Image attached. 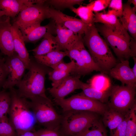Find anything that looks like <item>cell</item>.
Returning <instances> with one entry per match:
<instances>
[{
    "label": "cell",
    "mask_w": 136,
    "mask_h": 136,
    "mask_svg": "<svg viewBox=\"0 0 136 136\" xmlns=\"http://www.w3.org/2000/svg\"><path fill=\"white\" fill-rule=\"evenodd\" d=\"M83 38L93 60L103 73L109 71L118 63L105 40L100 36L94 23L88 26Z\"/></svg>",
    "instance_id": "obj_1"
},
{
    "label": "cell",
    "mask_w": 136,
    "mask_h": 136,
    "mask_svg": "<svg viewBox=\"0 0 136 136\" xmlns=\"http://www.w3.org/2000/svg\"><path fill=\"white\" fill-rule=\"evenodd\" d=\"M28 71L16 86L18 95L26 99L37 96L48 97L46 95L45 84V77L52 69L30 57Z\"/></svg>",
    "instance_id": "obj_2"
},
{
    "label": "cell",
    "mask_w": 136,
    "mask_h": 136,
    "mask_svg": "<svg viewBox=\"0 0 136 136\" xmlns=\"http://www.w3.org/2000/svg\"><path fill=\"white\" fill-rule=\"evenodd\" d=\"M11 103L8 113L9 122L15 129L17 136L31 131L36 121L27 99L20 96L14 87L10 88Z\"/></svg>",
    "instance_id": "obj_3"
},
{
    "label": "cell",
    "mask_w": 136,
    "mask_h": 136,
    "mask_svg": "<svg viewBox=\"0 0 136 136\" xmlns=\"http://www.w3.org/2000/svg\"><path fill=\"white\" fill-rule=\"evenodd\" d=\"M98 114L88 111L63 112L59 130L63 136H72L90 127L99 120Z\"/></svg>",
    "instance_id": "obj_4"
},
{
    "label": "cell",
    "mask_w": 136,
    "mask_h": 136,
    "mask_svg": "<svg viewBox=\"0 0 136 136\" xmlns=\"http://www.w3.org/2000/svg\"><path fill=\"white\" fill-rule=\"evenodd\" d=\"M28 103L36 123L45 128L59 129L61 115L56 111L51 100L48 97L37 96L30 99Z\"/></svg>",
    "instance_id": "obj_5"
},
{
    "label": "cell",
    "mask_w": 136,
    "mask_h": 136,
    "mask_svg": "<svg viewBox=\"0 0 136 136\" xmlns=\"http://www.w3.org/2000/svg\"><path fill=\"white\" fill-rule=\"evenodd\" d=\"M136 87L127 85H112L108 107L125 115L135 105Z\"/></svg>",
    "instance_id": "obj_6"
},
{
    "label": "cell",
    "mask_w": 136,
    "mask_h": 136,
    "mask_svg": "<svg viewBox=\"0 0 136 136\" xmlns=\"http://www.w3.org/2000/svg\"><path fill=\"white\" fill-rule=\"evenodd\" d=\"M54 100L62 108L63 112L69 110L88 111L102 115L108 108L107 104L90 99L81 93L66 99Z\"/></svg>",
    "instance_id": "obj_7"
},
{
    "label": "cell",
    "mask_w": 136,
    "mask_h": 136,
    "mask_svg": "<svg viewBox=\"0 0 136 136\" xmlns=\"http://www.w3.org/2000/svg\"><path fill=\"white\" fill-rule=\"evenodd\" d=\"M50 6L46 0H42L37 3L26 7L15 18L13 24L19 28L40 23L44 19L50 18Z\"/></svg>",
    "instance_id": "obj_8"
},
{
    "label": "cell",
    "mask_w": 136,
    "mask_h": 136,
    "mask_svg": "<svg viewBox=\"0 0 136 136\" xmlns=\"http://www.w3.org/2000/svg\"><path fill=\"white\" fill-rule=\"evenodd\" d=\"M98 32L111 47L119 61L128 60L132 56L129 48L130 40L114 32L103 24L96 26Z\"/></svg>",
    "instance_id": "obj_9"
},
{
    "label": "cell",
    "mask_w": 136,
    "mask_h": 136,
    "mask_svg": "<svg viewBox=\"0 0 136 136\" xmlns=\"http://www.w3.org/2000/svg\"><path fill=\"white\" fill-rule=\"evenodd\" d=\"M4 57L5 63L9 71L8 77L3 87V89L6 90L14 87L20 83L26 67L15 52L11 56H5Z\"/></svg>",
    "instance_id": "obj_10"
},
{
    "label": "cell",
    "mask_w": 136,
    "mask_h": 136,
    "mask_svg": "<svg viewBox=\"0 0 136 136\" xmlns=\"http://www.w3.org/2000/svg\"><path fill=\"white\" fill-rule=\"evenodd\" d=\"M49 13L50 18L52 19L56 23L78 35L84 34L89 25L80 19L66 15L51 6Z\"/></svg>",
    "instance_id": "obj_11"
},
{
    "label": "cell",
    "mask_w": 136,
    "mask_h": 136,
    "mask_svg": "<svg viewBox=\"0 0 136 136\" xmlns=\"http://www.w3.org/2000/svg\"><path fill=\"white\" fill-rule=\"evenodd\" d=\"M10 18L4 16L0 22V50L6 56L12 55L15 52L14 47Z\"/></svg>",
    "instance_id": "obj_12"
},
{
    "label": "cell",
    "mask_w": 136,
    "mask_h": 136,
    "mask_svg": "<svg viewBox=\"0 0 136 136\" xmlns=\"http://www.w3.org/2000/svg\"><path fill=\"white\" fill-rule=\"evenodd\" d=\"M80 76L70 75L65 78L56 88L48 89L54 100L64 98L67 95L77 89H81L84 82L81 81Z\"/></svg>",
    "instance_id": "obj_13"
},
{
    "label": "cell",
    "mask_w": 136,
    "mask_h": 136,
    "mask_svg": "<svg viewBox=\"0 0 136 136\" xmlns=\"http://www.w3.org/2000/svg\"><path fill=\"white\" fill-rule=\"evenodd\" d=\"M108 74L120 81L122 85L136 87V77L130 67L129 60L119 61L109 71Z\"/></svg>",
    "instance_id": "obj_14"
},
{
    "label": "cell",
    "mask_w": 136,
    "mask_h": 136,
    "mask_svg": "<svg viewBox=\"0 0 136 136\" xmlns=\"http://www.w3.org/2000/svg\"><path fill=\"white\" fill-rule=\"evenodd\" d=\"M94 13V23H101L119 35L131 40V38L123 26L119 18L115 15L108 12Z\"/></svg>",
    "instance_id": "obj_15"
},
{
    "label": "cell",
    "mask_w": 136,
    "mask_h": 136,
    "mask_svg": "<svg viewBox=\"0 0 136 136\" xmlns=\"http://www.w3.org/2000/svg\"><path fill=\"white\" fill-rule=\"evenodd\" d=\"M55 24L57 50L68 51L73 47L81 35L76 34L59 24Z\"/></svg>",
    "instance_id": "obj_16"
},
{
    "label": "cell",
    "mask_w": 136,
    "mask_h": 136,
    "mask_svg": "<svg viewBox=\"0 0 136 136\" xmlns=\"http://www.w3.org/2000/svg\"><path fill=\"white\" fill-rule=\"evenodd\" d=\"M20 30L25 42L35 43L43 38L47 33H56V24L53 20V21L46 25L32 28L26 27L21 28Z\"/></svg>",
    "instance_id": "obj_17"
},
{
    "label": "cell",
    "mask_w": 136,
    "mask_h": 136,
    "mask_svg": "<svg viewBox=\"0 0 136 136\" xmlns=\"http://www.w3.org/2000/svg\"><path fill=\"white\" fill-rule=\"evenodd\" d=\"M41 0H0L1 16L13 18L27 6L39 3Z\"/></svg>",
    "instance_id": "obj_18"
},
{
    "label": "cell",
    "mask_w": 136,
    "mask_h": 136,
    "mask_svg": "<svg viewBox=\"0 0 136 136\" xmlns=\"http://www.w3.org/2000/svg\"><path fill=\"white\" fill-rule=\"evenodd\" d=\"M12 30L15 51L24 63L28 70L30 59L23 37L19 27L14 24H12Z\"/></svg>",
    "instance_id": "obj_19"
},
{
    "label": "cell",
    "mask_w": 136,
    "mask_h": 136,
    "mask_svg": "<svg viewBox=\"0 0 136 136\" xmlns=\"http://www.w3.org/2000/svg\"><path fill=\"white\" fill-rule=\"evenodd\" d=\"M128 1L123 4L122 16L119 19L124 28L128 32L131 38L136 40V10Z\"/></svg>",
    "instance_id": "obj_20"
},
{
    "label": "cell",
    "mask_w": 136,
    "mask_h": 136,
    "mask_svg": "<svg viewBox=\"0 0 136 136\" xmlns=\"http://www.w3.org/2000/svg\"><path fill=\"white\" fill-rule=\"evenodd\" d=\"M67 51V56L69 57L71 61L73 60L75 63V68L71 73L73 76H81L91 73L84 63L76 43L71 49Z\"/></svg>",
    "instance_id": "obj_21"
},
{
    "label": "cell",
    "mask_w": 136,
    "mask_h": 136,
    "mask_svg": "<svg viewBox=\"0 0 136 136\" xmlns=\"http://www.w3.org/2000/svg\"><path fill=\"white\" fill-rule=\"evenodd\" d=\"M102 115V122L109 129L110 134L123 120L125 116L108 107Z\"/></svg>",
    "instance_id": "obj_22"
},
{
    "label": "cell",
    "mask_w": 136,
    "mask_h": 136,
    "mask_svg": "<svg viewBox=\"0 0 136 136\" xmlns=\"http://www.w3.org/2000/svg\"><path fill=\"white\" fill-rule=\"evenodd\" d=\"M55 50H57L56 37L49 33L47 34L40 44L31 51L33 52L34 56H37L46 54Z\"/></svg>",
    "instance_id": "obj_23"
},
{
    "label": "cell",
    "mask_w": 136,
    "mask_h": 136,
    "mask_svg": "<svg viewBox=\"0 0 136 136\" xmlns=\"http://www.w3.org/2000/svg\"><path fill=\"white\" fill-rule=\"evenodd\" d=\"M67 51L55 50L43 55L34 56L38 62L45 65L51 67L60 61L67 56Z\"/></svg>",
    "instance_id": "obj_24"
},
{
    "label": "cell",
    "mask_w": 136,
    "mask_h": 136,
    "mask_svg": "<svg viewBox=\"0 0 136 136\" xmlns=\"http://www.w3.org/2000/svg\"><path fill=\"white\" fill-rule=\"evenodd\" d=\"M81 89L82 91L80 93L86 97L104 104H107L108 102L110 91H100L92 87L88 83H84Z\"/></svg>",
    "instance_id": "obj_25"
},
{
    "label": "cell",
    "mask_w": 136,
    "mask_h": 136,
    "mask_svg": "<svg viewBox=\"0 0 136 136\" xmlns=\"http://www.w3.org/2000/svg\"><path fill=\"white\" fill-rule=\"evenodd\" d=\"M82 37V35L80 36L76 43V45L85 64L91 72L96 71L103 73L101 69L95 62L89 52L86 49Z\"/></svg>",
    "instance_id": "obj_26"
},
{
    "label": "cell",
    "mask_w": 136,
    "mask_h": 136,
    "mask_svg": "<svg viewBox=\"0 0 136 136\" xmlns=\"http://www.w3.org/2000/svg\"><path fill=\"white\" fill-rule=\"evenodd\" d=\"M95 75L88 81V83L92 87L103 91H108L112 86L110 79L104 74Z\"/></svg>",
    "instance_id": "obj_27"
},
{
    "label": "cell",
    "mask_w": 136,
    "mask_h": 136,
    "mask_svg": "<svg viewBox=\"0 0 136 136\" xmlns=\"http://www.w3.org/2000/svg\"><path fill=\"white\" fill-rule=\"evenodd\" d=\"M11 99L9 92L3 89L0 90V123L9 122L8 115L10 110Z\"/></svg>",
    "instance_id": "obj_28"
},
{
    "label": "cell",
    "mask_w": 136,
    "mask_h": 136,
    "mask_svg": "<svg viewBox=\"0 0 136 136\" xmlns=\"http://www.w3.org/2000/svg\"><path fill=\"white\" fill-rule=\"evenodd\" d=\"M70 9L79 17L80 19L85 24L89 25L94 23V13L87 6H84L80 5L77 8L73 7Z\"/></svg>",
    "instance_id": "obj_29"
},
{
    "label": "cell",
    "mask_w": 136,
    "mask_h": 136,
    "mask_svg": "<svg viewBox=\"0 0 136 136\" xmlns=\"http://www.w3.org/2000/svg\"><path fill=\"white\" fill-rule=\"evenodd\" d=\"M72 136H108L105 126L99 120L95 122L89 128Z\"/></svg>",
    "instance_id": "obj_30"
},
{
    "label": "cell",
    "mask_w": 136,
    "mask_h": 136,
    "mask_svg": "<svg viewBox=\"0 0 136 136\" xmlns=\"http://www.w3.org/2000/svg\"><path fill=\"white\" fill-rule=\"evenodd\" d=\"M125 136H136V105L127 113Z\"/></svg>",
    "instance_id": "obj_31"
},
{
    "label": "cell",
    "mask_w": 136,
    "mask_h": 136,
    "mask_svg": "<svg viewBox=\"0 0 136 136\" xmlns=\"http://www.w3.org/2000/svg\"><path fill=\"white\" fill-rule=\"evenodd\" d=\"M83 0H49L46 2L50 6L59 10L66 8L70 9L76 5H81Z\"/></svg>",
    "instance_id": "obj_32"
},
{
    "label": "cell",
    "mask_w": 136,
    "mask_h": 136,
    "mask_svg": "<svg viewBox=\"0 0 136 136\" xmlns=\"http://www.w3.org/2000/svg\"><path fill=\"white\" fill-rule=\"evenodd\" d=\"M49 79L52 83V88H55L67 77L70 75L69 73L53 70L48 73Z\"/></svg>",
    "instance_id": "obj_33"
},
{
    "label": "cell",
    "mask_w": 136,
    "mask_h": 136,
    "mask_svg": "<svg viewBox=\"0 0 136 136\" xmlns=\"http://www.w3.org/2000/svg\"><path fill=\"white\" fill-rule=\"evenodd\" d=\"M108 7V12L115 15L119 19L121 18L123 12L122 0H111Z\"/></svg>",
    "instance_id": "obj_34"
},
{
    "label": "cell",
    "mask_w": 136,
    "mask_h": 136,
    "mask_svg": "<svg viewBox=\"0 0 136 136\" xmlns=\"http://www.w3.org/2000/svg\"><path fill=\"white\" fill-rule=\"evenodd\" d=\"M111 0H96L92 1L87 6L94 13L105 10L109 6Z\"/></svg>",
    "instance_id": "obj_35"
},
{
    "label": "cell",
    "mask_w": 136,
    "mask_h": 136,
    "mask_svg": "<svg viewBox=\"0 0 136 136\" xmlns=\"http://www.w3.org/2000/svg\"><path fill=\"white\" fill-rule=\"evenodd\" d=\"M75 67V63L73 60L69 63H65L62 60L51 66L53 70L61 71L70 73H72Z\"/></svg>",
    "instance_id": "obj_36"
},
{
    "label": "cell",
    "mask_w": 136,
    "mask_h": 136,
    "mask_svg": "<svg viewBox=\"0 0 136 136\" xmlns=\"http://www.w3.org/2000/svg\"><path fill=\"white\" fill-rule=\"evenodd\" d=\"M0 136H17L16 132L9 122L0 123Z\"/></svg>",
    "instance_id": "obj_37"
},
{
    "label": "cell",
    "mask_w": 136,
    "mask_h": 136,
    "mask_svg": "<svg viewBox=\"0 0 136 136\" xmlns=\"http://www.w3.org/2000/svg\"><path fill=\"white\" fill-rule=\"evenodd\" d=\"M9 73L8 68L5 63L4 57L0 59V90L3 88Z\"/></svg>",
    "instance_id": "obj_38"
},
{
    "label": "cell",
    "mask_w": 136,
    "mask_h": 136,
    "mask_svg": "<svg viewBox=\"0 0 136 136\" xmlns=\"http://www.w3.org/2000/svg\"><path fill=\"white\" fill-rule=\"evenodd\" d=\"M36 131L37 136H63L59 129H52L45 128Z\"/></svg>",
    "instance_id": "obj_39"
},
{
    "label": "cell",
    "mask_w": 136,
    "mask_h": 136,
    "mask_svg": "<svg viewBox=\"0 0 136 136\" xmlns=\"http://www.w3.org/2000/svg\"><path fill=\"white\" fill-rule=\"evenodd\" d=\"M127 120L126 114L123 120L110 134V136H125Z\"/></svg>",
    "instance_id": "obj_40"
},
{
    "label": "cell",
    "mask_w": 136,
    "mask_h": 136,
    "mask_svg": "<svg viewBox=\"0 0 136 136\" xmlns=\"http://www.w3.org/2000/svg\"><path fill=\"white\" fill-rule=\"evenodd\" d=\"M129 48L132 57H136V40L131 38L129 44Z\"/></svg>",
    "instance_id": "obj_41"
},
{
    "label": "cell",
    "mask_w": 136,
    "mask_h": 136,
    "mask_svg": "<svg viewBox=\"0 0 136 136\" xmlns=\"http://www.w3.org/2000/svg\"><path fill=\"white\" fill-rule=\"evenodd\" d=\"M22 134L24 136H37L36 131L33 132L31 130L25 131Z\"/></svg>",
    "instance_id": "obj_42"
},
{
    "label": "cell",
    "mask_w": 136,
    "mask_h": 136,
    "mask_svg": "<svg viewBox=\"0 0 136 136\" xmlns=\"http://www.w3.org/2000/svg\"><path fill=\"white\" fill-rule=\"evenodd\" d=\"M134 61V64L132 70L135 76L136 77V57H133Z\"/></svg>",
    "instance_id": "obj_43"
},
{
    "label": "cell",
    "mask_w": 136,
    "mask_h": 136,
    "mask_svg": "<svg viewBox=\"0 0 136 136\" xmlns=\"http://www.w3.org/2000/svg\"><path fill=\"white\" fill-rule=\"evenodd\" d=\"M130 4H132L134 5L133 7L134 9L136 10V0H129L127 1Z\"/></svg>",
    "instance_id": "obj_44"
},
{
    "label": "cell",
    "mask_w": 136,
    "mask_h": 136,
    "mask_svg": "<svg viewBox=\"0 0 136 136\" xmlns=\"http://www.w3.org/2000/svg\"><path fill=\"white\" fill-rule=\"evenodd\" d=\"M3 54L1 53H0V59L1 58L3 57L2 56Z\"/></svg>",
    "instance_id": "obj_45"
},
{
    "label": "cell",
    "mask_w": 136,
    "mask_h": 136,
    "mask_svg": "<svg viewBox=\"0 0 136 136\" xmlns=\"http://www.w3.org/2000/svg\"><path fill=\"white\" fill-rule=\"evenodd\" d=\"M2 16H1V14H0V22L1 20V18H2Z\"/></svg>",
    "instance_id": "obj_46"
},
{
    "label": "cell",
    "mask_w": 136,
    "mask_h": 136,
    "mask_svg": "<svg viewBox=\"0 0 136 136\" xmlns=\"http://www.w3.org/2000/svg\"><path fill=\"white\" fill-rule=\"evenodd\" d=\"M19 136H24L23 135V134H21Z\"/></svg>",
    "instance_id": "obj_47"
}]
</instances>
